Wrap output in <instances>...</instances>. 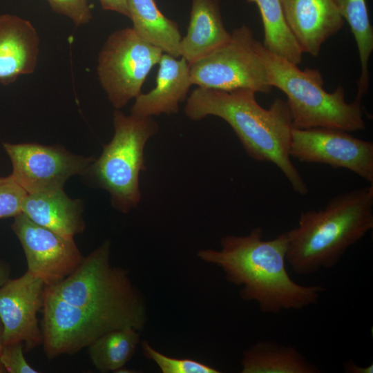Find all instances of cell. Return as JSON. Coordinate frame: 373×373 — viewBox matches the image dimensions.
Wrapping results in <instances>:
<instances>
[{
	"instance_id": "obj_1",
	"label": "cell",
	"mask_w": 373,
	"mask_h": 373,
	"mask_svg": "<svg viewBox=\"0 0 373 373\" xmlns=\"http://www.w3.org/2000/svg\"><path fill=\"white\" fill-rule=\"evenodd\" d=\"M262 234L258 227L247 236L228 235L220 239V250L202 249L198 256L220 267L228 282L242 285L241 298L256 301L263 313L299 310L316 304L326 289L301 285L291 278L285 267L286 232L269 240H264Z\"/></svg>"
},
{
	"instance_id": "obj_2",
	"label": "cell",
	"mask_w": 373,
	"mask_h": 373,
	"mask_svg": "<svg viewBox=\"0 0 373 373\" xmlns=\"http://www.w3.org/2000/svg\"><path fill=\"white\" fill-rule=\"evenodd\" d=\"M256 93L249 89L224 90L198 87L186 99L185 115L200 121L213 115L232 128L252 159L276 166L293 190L305 195L308 187L289 155L291 115L286 102L275 99L269 108L262 107Z\"/></svg>"
},
{
	"instance_id": "obj_3",
	"label": "cell",
	"mask_w": 373,
	"mask_h": 373,
	"mask_svg": "<svg viewBox=\"0 0 373 373\" xmlns=\"http://www.w3.org/2000/svg\"><path fill=\"white\" fill-rule=\"evenodd\" d=\"M373 229V184L332 198L318 210L303 211L286 231V261L295 273L331 269Z\"/></svg>"
},
{
	"instance_id": "obj_4",
	"label": "cell",
	"mask_w": 373,
	"mask_h": 373,
	"mask_svg": "<svg viewBox=\"0 0 373 373\" xmlns=\"http://www.w3.org/2000/svg\"><path fill=\"white\" fill-rule=\"evenodd\" d=\"M257 48L271 86L287 96L294 128L324 127L348 132L365 128L361 102L347 103L343 86L328 93L323 88V78L318 70H301L266 49L259 41Z\"/></svg>"
},
{
	"instance_id": "obj_5",
	"label": "cell",
	"mask_w": 373,
	"mask_h": 373,
	"mask_svg": "<svg viewBox=\"0 0 373 373\" xmlns=\"http://www.w3.org/2000/svg\"><path fill=\"white\" fill-rule=\"evenodd\" d=\"M110 252L111 242L106 240L68 276L46 288L70 305L140 331L146 318L144 299L128 272L111 265Z\"/></svg>"
},
{
	"instance_id": "obj_6",
	"label": "cell",
	"mask_w": 373,
	"mask_h": 373,
	"mask_svg": "<svg viewBox=\"0 0 373 373\" xmlns=\"http://www.w3.org/2000/svg\"><path fill=\"white\" fill-rule=\"evenodd\" d=\"M113 125L112 140L86 173L95 185L109 193L115 209L128 213L140 202L139 175L146 170L144 147L160 127L153 117L125 115L119 109L114 111Z\"/></svg>"
},
{
	"instance_id": "obj_7",
	"label": "cell",
	"mask_w": 373,
	"mask_h": 373,
	"mask_svg": "<svg viewBox=\"0 0 373 373\" xmlns=\"http://www.w3.org/2000/svg\"><path fill=\"white\" fill-rule=\"evenodd\" d=\"M258 40L246 25L234 29L227 42L190 65L192 85L224 90L272 89L257 48Z\"/></svg>"
},
{
	"instance_id": "obj_8",
	"label": "cell",
	"mask_w": 373,
	"mask_h": 373,
	"mask_svg": "<svg viewBox=\"0 0 373 373\" xmlns=\"http://www.w3.org/2000/svg\"><path fill=\"white\" fill-rule=\"evenodd\" d=\"M163 51L133 30L124 28L111 32L98 55L100 85L115 109L123 108L142 93V85Z\"/></svg>"
},
{
	"instance_id": "obj_9",
	"label": "cell",
	"mask_w": 373,
	"mask_h": 373,
	"mask_svg": "<svg viewBox=\"0 0 373 373\" xmlns=\"http://www.w3.org/2000/svg\"><path fill=\"white\" fill-rule=\"evenodd\" d=\"M42 309V345L48 359L76 354L105 333L124 328L115 321L64 301L46 288Z\"/></svg>"
},
{
	"instance_id": "obj_10",
	"label": "cell",
	"mask_w": 373,
	"mask_h": 373,
	"mask_svg": "<svg viewBox=\"0 0 373 373\" xmlns=\"http://www.w3.org/2000/svg\"><path fill=\"white\" fill-rule=\"evenodd\" d=\"M289 155L300 162L347 169L373 184V143L332 128H293Z\"/></svg>"
},
{
	"instance_id": "obj_11",
	"label": "cell",
	"mask_w": 373,
	"mask_h": 373,
	"mask_svg": "<svg viewBox=\"0 0 373 373\" xmlns=\"http://www.w3.org/2000/svg\"><path fill=\"white\" fill-rule=\"evenodd\" d=\"M3 146L12 162L11 175L27 193L63 189L69 178L86 174L95 160L58 145L4 142Z\"/></svg>"
},
{
	"instance_id": "obj_12",
	"label": "cell",
	"mask_w": 373,
	"mask_h": 373,
	"mask_svg": "<svg viewBox=\"0 0 373 373\" xmlns=\"http://www.w3.org/2000/svg\"><path fill=\"white\" fill-rule=\"evenodd\" d=\"M14 218L11 227L22 245L27 271L46 286L66 278L83 261L84 257L74 238L63 236L39 225L23 213Z\"/></svg>"
},
{
	"instance_id": "obj_13",
	"label": "cell",
	"mask_w": 373,
	"mask_h": 373,
	"mask_svg": "<svg viewBox=\"0 0 373 373\" xmlns=\"http://www.w3.org/2000/svg\"><path fill=\"white\" fill-rule=\"evenodd\" d=\"M46 284L28 271L0 287L3 345L21 342L29 352L42 344L37 314L43 307Z\"/></svg>"
},
{
	"instance_id": "obj_14",
	"label": "cell",
	"mask_w": 373,
	"mask_h": 373,
	"mask_svg": "<svg viewBox=\"0 0 373 373\" xmlns=\"http://www.w3.org/2000/svg\"><path fill=\"white\" fill-rule=\"evenodd\" d=\"M287 25L303 52L317 57L344 19L333 0H280Z\"/></svg>"
},
{
	"instance_id": "obj_15",
	"label": "cell",
	"mask_w": 373,
	"mask_h": 373,
	"mask_svg": "<svg viewBox=\"0 0 373 373\" xmlns=\"http://www.w3.org/2000/svg\"><path fill=\"white\" fill-rule=\"evenodd\" d=\"M40 39L28 20L11 14L0 15V82L13 83L36 69Z\"/></svg>"
},
{
	"instance_id": "obj_16",
	"label": "cell",
	"mask_w": 373,
	"mask_h": 373,
	"mask_svg": "<svg viewBox=\"0 0 373 373\" xmlns=\"http://www.w3.org/2000/svg\"><path fill=\"white\" fill-rule=\"evenodd\" d=\"M177 58L163 52L155 88L135 98L131 114L153 117L178 112L179 103L186 99L192 84L189 64L183 57Z\"/></svg>"
},
{
	"instance_id": "obj_17",
	"label": "cell",
	"mask_w": 373,
	"mask_h": 373,
	"mask_svg": "<svg viewBox=\"0 0 373 373\" xmlns=\"http://www.w3.org/2000/svg\"><path fill=\"white\" fill-rule=\"evenodd\" d=\"M82 211L81 200L70 198L64 189L27 193L21 208L32 222L69 238L84 231Z\"/></svg>"
},
{
	"instance_id": "obj_18",
	"label": "cell",
	"mask_w": 373,
	"mask_h": 373,
	"mask_svg": "<svg viewBox=\"0 0 373 373\" xmlns=\"http://www.w3.org/2000/svg\"><path fill=\"white\" fill-rule=\"evenodd\" d=\"M220 8V0H192L187 32L180 44V56L189 65L229 41Z\"/></svg>"
},
{
	"instance_id": "obj_19",
	"label": "cell",
	"mask_w": 373,
	"mask_h": 373,
	"mask_svg": "<svg viewBox=\"0 0 373 373\" xmlns=\"http://www.w3.org/2000/svg\"><path fill=\"white\" fill-rule=\"evenodd\" d=\"M242 373H319L321 370L296 347L260 341L245 350Z\"/></svg>"
},
{
	"instance_id": "obj_20",
	"label": "cell",
	"mask_w": 373,
	"mask_h": 373,
	"mask_svg": "<svg viewBox=\"0 0 373 373\" xmlns=\"http://www.w3.org/2000/svg\"><path fill=\"white\" fill-rule=\"evenodd\" d=\"M132 28L144 40L164 53L180 57L182 39L178 23L167 18L154 0H127Z\"/></svg>"
},
{
	"instance_id": "obj_21",
	"label": "cell",
	"mask_w": 373,
	"mask_h": 373,
	"mask_svg": "<svg viewBox=\"0 0 373 373\" xmlns=\"http://www.w3.org/2000/svg\"><path fill=\"white\" fill-rule=\"evenodd\" d=\"M339 13L346 20L355 39L361 74L355 101L361 102L370 84L369 59L373 51V29L365 0H333Z\"/></svg>"
},
{
	"instance_id": "obj_22",
	"label": "cell",
	"mask_w": 373,
	"mask_h": 373,
	"mask_svg": "<svg viewBox=\"0 0 373 373\" xmlns=\"http://www.w3.org/2000/svg\"><path fill=\"white\" fill-rule=\"evenodd\" d=\"M133 327L111 330L88 347L91 363L100 372H117L131 359L140 343Z\"/></svg>"
},
{
	"instance_id": "obj_23",
	"label": "cell",
	"mask_w": 373,
	"mask_h": 373,
	"mask_svg": "<svg viewBox=\"0 0 373 373\" xmlns=\"http://www.w3.org/2000/svg\"><path fill=\"white\" fill-rule=\"evenodd\" d=\"M255 3L262 18L264 47L291 63L298 65L303 51L285 21L280 0H247Z\"/></svg>"
},
{
	"instance_id": "obj_24",
	"label": "cell",
	"mask_w": 373,
	"mask_h": 373,
	"mask_svg": "<svg viewBox=\"0 0 373 373\" xmlns=\"http://www.w3.org/2000/svg\"><path fill=\"white\" fill-rule=\"evenodd\" d=\"M144 356L153 361L163 373H218L216 368L191 358L168 356L153 348L144 341L142 343Z\"/></svg>"
},
{
	"instance_id": "obj_25",
	"label": "cell",
	"mask_w": 373,
	"mask_h": 373,
	"mask_svg": "<svg viewBox=\"0 0 373 373\" xmlns=\"http://www.w3.org/2000/svg\"><path fill=\"white\" fill-rule=\"evenodd\" d=\"M26 195L11 174L0 177V218L15 217L21 213Z\"/></svg>"
},
{
	"instance_id": "obj_26",
	"label": "cell",
	"mask_w": 373,
	"mask_h": 373,
	"mask_svg": "<svg viewBox=\"0 0 373 373\" xmlns=\"http://www.w3.org/2000/svg\"><path fill=\"white\" fill-rule=\"evenodd\" d=\"M52 10L69 18L77 27L93 19L88 0H47Z\"/></svg>"
},
{
	"instance_id": "obj_27",
	"label": "cell",
	"mask_w": 373,
	"mask_h": 373,
	"mask_svg": "<svg viewBox=\"0 0 373 373\" xmlns=\"http://www.w3.org/2000/svg\"><path fill=\"white\" fill-rule=\"evenodd\" d=\"M23 343L17 342L3 345L0 352V360L7 372L38 373L26 361Z\"/></svg>"
},
{
	"instance_id": "obj_28",
	"label": "cell",
	"mask_w": 373,
	"mask_h": 373,
	"mask_svg": "<svg viewBox=\"0 0 373 373\" xmlns=\"http://www.w3.org/2000/svg\"><path fill=\"white\" fill-rule=\"evenodd\" d=\"M103 9L117 12L129 18L127 0H99Z\"/></svg>"
},
{
	"instance_id": "obj_29",
	"label": "cell",
	"mask_w": 373,
	"mask_h": 373,
	"mask_svg": "<svg viewBox=\"0 0 373 373\" xmlns=\"http://www.w3.org/2000/svg\"><path fill=\"white\" fill-rule=\"evenodd\" d=\"M343 369L347 373H372L373 364L366 367H360L353 360L350 359L344 363Z\"/></svg>"
},
{
	"instance_id": "obj_30",
	"label": "cell",
	"mask_w": 373,
	"mask_h": 373,
	"mask_svg": "<svg viewBox=\"0 0 373 373\" xmlns=\"http://www.w3.org/2000/svg\"><path fill=\"white\" fill-rule=\"evenodd\" d=\"M9 274L8 267L0 265V287L9 279Z\"/></svg>"
},
{
	"instance_id": "obj_31",
	"label": "cell",
	"mask_w": 373,
	"mask_h": 373,
	"mask_svg": "<svg viewBox=\"0 0 373 373\" xmlns=\"http://www.w3.org/2000/svg\"><path fill=\"white\" fill-rule=\"evenodd\" d=\"M3 326L1 320L0 318V352L3 346Z\"/></svg>"
},
{
	"instance_id": "obj_32",
	"label": "cell",
	"mask_w": 373,
	"mask_h": 373,
	"mask_svg": "<svg viewBox=\"0 0 373 373\" xmlns=\"http://www.w3.org/2000/svg\"><path fill=\"white\" fill-rule=\"evenodd\" d=\"M5 372H7V371H6L3 364L2 363V362L0 360V373H5Z\"/></svg>"
}]
</instances>
